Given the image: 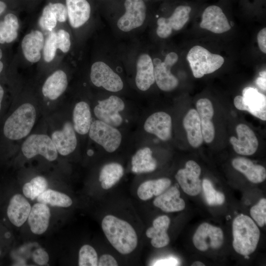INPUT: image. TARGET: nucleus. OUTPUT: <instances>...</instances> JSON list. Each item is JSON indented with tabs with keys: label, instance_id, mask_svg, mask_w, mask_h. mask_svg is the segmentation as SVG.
<instances>
[{
	"label": "nucleus",
	"instance_id": "nucleus-39",
	"mask_svg": "<svg viewBox=\"0 0 266 266\" xmlns=\"http://www.w3.org/2000/svg\"><path fill=\"white\" fill-rule=\"evenodd\" d=\"M98 262L97 253L92 246L85 244L80 248L78 254V266H97Z\"/></svg>",
	"mask_w": 266,
	"mask_h": 266
},
{
	"label": "nucleus",
	"instance_id": "nucleus-24",
	"mask_svg": "<svg viewBox=\"0 0 266 266\" xmlns=\"http://www.w3.org/2000/svg\"><path fill=\"white\" fill-rule=\"evenodd\" d=\"M67 17V10L64 4L49 3L44 7L38 23L42 29L52 31L56 27L57 21L64 22Z\"/></svg>",
	"mask_w": 266,
	"mask_h": 266
},
{
	"label": "nucleus",
	"instance_id": "nucleus-49",
	"mask_svg": "<svg viewBox=\"0 0 266 266\" xmlns=\"http://www.w3.org/2000/svg\"><path fill=\"white\" fill-rule=\"evenodd\" d=\"M4 95V90L0 84V111L1 107V102Z\"/></svg>",
	"mask_w": 266,
	"mask_h": 266
},
{
	"label": "nucleus",
	"instance_id": "nucleus-47",
	"mask_svg": "<svg viewBox=\"0 0 266 266\" xmlns=\"http://www.w3.org/2000/svg\"><path fill=\"white\" fill-rule=\"evenodd\" d=\"M179 264L178 261L175 258L169 257L156 261L153 266H177Z\"/></svg>",
	"mask_w": 266,
	"mask_h": 266
},
{
	"label": "nucleus",
	"instance_id": "nucleus-27",
	"mask_svg": "<svg viewBox=\"0 0 266 266\" xmlns=\"http://www.w3.org/2000/svg\"><path fill=\"white\" fill-rule=\"evenodd\" d=\"M67 84L66 73L62 70H56L45 80L42 88V94L48 99L55 100L66 91Z\"/></svg>",
	"mask_w": 266,
	"mask_h": 266
},
{
	"label": "nucleus",
	"instance_id": "nucleus-46",
	"mask_svg": "<svg viewBox=\"0 0 266 266\" xmlns=\"http://www.w3.org/2000/svg\"><path fill=\"white\" fill-rule=\"evenodd\" d=\"M257 41L260 50L266 53V28L262 29L258 33Z\"/></svg>",
	"mask_w": 266,
	"mask_h": 266
},
{
	"label": "nucleus",
	"instance_id": "nucleus-10",
	"mask_svg": "<svg viewBox=\"0 0 266 266\" xmlns=\"http://www.w3.org/2000/svg\"><path fill=\"white\" fill-rule=\"evenodd\" d=\"M200 173V166L194 161L190 160L186 162L184 168L180 169L177 172L175 177L186 194L195 196L201 191Z\"/></svg>",
	"mask_w": 266,
	"mask_h": 266
},
{
	"label": "nucleus",
	"instance_id": "nucleus-25",
	"mask_svg": "<svg viewBox=\"0 0 266 266\" xmlns=\"http://www.w3.org/2000/svg\"><path fill=\"white\" fill-rule=\"evenodd\" d=\"M44 44V36L41 32L33 31L26 35L22 41V49L25 58L31 63L39 61Z\"/></svg>",
	"mask_w": 266,
	"mask_h": 266
},
{
	"label": "nucleus",
	"instance_id": "nucleus-6",
	"mask_svg": "<svg viewBox=\"0 0 266 266\" xmlns=\"http://www.w3.org/2000/svg\"><path fill=\"white\" fill-rule=\"evenodd\" d=\"M21 150L28 159L40 155L49 161H55L58 157V152L48 135L45 134H33L23 142Z\"/></svg>",
	"mask_w": 266,
	"mask_h": 266
},
{
	"label": "nucleus",
	"instance_id": "nucleus-50",
	"mask_svg": "<svg viewBox=\"0 0 266 266\" xmlns=\"http://www.w3.org/2000/svg\"><path fill=\"white\" fill-rule=\"evenodd\" d=\"M6 7V4L3 1H0V14L4 11Z\"/></svg>",
	"mask_w": 266,
	"mask_h": 266
},
{
	"label": "nucleus",
	"instance_id": "nucleus-34",
	"mask_svg": "<svg viewBox=\"0 0 266 266\" xmlns=\"http://www.w3.org/2000/svg\"><path fill=\"white\" fill-rule=\"evenodd\" d=\"M18 29L17 17L12 13L7 14L0 22V43L13 41L17 37Z\"/></svg>",
	"mask_w": 266,
	"mask_h": 266
},
{
	"label": "nucleus",
	"instance_id": "nucleus-31",
	"mask_svg": "<svg viewBox=\"0 0 266 266\" xmlns=\"http://www.w3.org/2000/svg\"><path fill=\"white\" fill-rule=\"evenodd\" d=\"M157 166V162L152 156V151L149 147L139 149L132 158V170L135 173L153 171Z\"/></svg>",
	"mask_w": 266,
	"mask_h": 266
},
{
	"label": "nucleus",
	"instance_id": "nucleus-41",
	"mask_svg": "<svg viewBox=\"0 0 266 266\" xmlns=\"http://www.w3.org/2000/svg\"><path fill=\"white\" fill-rule=\"evenodd\" d=\"M56 33L51 32L47 37L43 46V56L45 61L51 62L54 58L57 49L56 43Z\"/></svg>",
	"mask_w": 266,
	"mask_h": 266
},
{
	"label": "nucleus",
	"instance_id": "nucleus-32",
	"mask_svg": "<svg viewBox=\"0 0 266 266\" xmlns=\"http://www.w3.org/2000/svg\"><path fill=\"white\" fill-rule=\"evenodd\" d=\"M170 185L171 180L167 178L147 180L139 186L137 195L140 200H147L162 194Z\"/></svg>",
	"mask_w": 266,
	"mask_h": 266
},
{
	"label": "nucleus",
	"instance_id": "nucleus-55",
	"mask_svg": "<svg viewBox=\"0 0 266 266\" xmlns=\"http://www.w3.org/2000/svg\"></svg>",
	"mask_w": 266,
	"mask_h": 266
},
{
	"label": "nucleus",
	"instance_id": "nucleus-35",
	"mask_svg": "<svg viewBox=\"0 0 266 266\" xmlns=\"http://www.w3.org/2000/svg\"><path fill=\"white\" fill-rule=\"evenodd\" d=\"M37 200L38 202L57 207H68L72 204L69 196L52 189L46 190L37 198Z\"/></svg>",
	"mask_w": 266,
	"mask_h": 266
},
{
	"label": "nucleus",
	"instance_id": "nucleus-37",
	"mask_svg": "<svg viewBox=\"0 0 266 266\" xmlns=\"http://www.w3.org/2000/svg\"><path fill=\"white\" fill-rule=\"evenodd\" d=\"M191 8L187 5H179L174 10L172 14L165 20L168 26L175 31L181 30L188 22Z\"/></svg>",
	"mask_w": 266,
	"mask_h": 266
},
{
	"label": "nucleus",
	"instance_id": "nucleus-48",
	"mask_svg": "<svg viewBox=\"0 0 266 266\" xmlns=\"http://www.w3.org/2000/svg\"><path fill=\"white\" fill-rule=\"evenodd\" d=\"M257 86L263 91L266 90V77H258L256 80Z\"/></svg>",
	"mask_w": 266,
	"mask_h": 266
},
{
	"label": "nucleus",
	"instance_id": "nucleus-53",
	"mask_svg": "<svg viewBox=\"0 0 266 266\" xmlns=\"http://www.w3.org/2000/svg\"><path fill=\"white\" fill-rule=\"evenodd\" d=\"M260 76L266 77V70H263L259 72Z\"/></svg>",
	"mask_w": 266,
	"mask_h": 266
},
{
	"label": "nucleus",
	"instance_id": "nucleus-7",
	"mask_svg": "<svg viewBox=\"0 0 266 266\" xmlns=\"http://www.w3.org/2000/svg\"><path fill=\"white\" fill-rule=\"evenodd\" d=\"M123 100L116 96H111L107 99L99 101L94 109L96 117L99 120L102 121L113 127L120 126L123 118L120 112L125 108Z\"/></svg>",
	"mask_w": 266,
	"mask_h": 266
},
{
	"label": "nucleus",
	"instance_id": "nucleus-28",
	"mask_svg": "<svg viewBox=\"0 0 266 266\" xmlns=\"http://www.w3.org/2000/svg\"><path fill=\"white\" fill-rule=\"evenodd\" d=\"M232 166L252 183H261L266 178L265 168L261 165L254 164L248 159L244 157L235 158L232 161Z\"/></svg>",
	"mask_w": 266,
	"mask_h": 266
},
{
	"label": "nucleus",
	"instance_id": "nucleus-26",
	"mask_svg": "<svg viewBox=\"0 0 266 266\" xmlns=\"http://www.w3.org/2000/svg\"><path fill=\"white\" fill-rule=\"evenodd\" d=\"M66 4L67 16L72 27L79 28L89 19L91 7L86 0H66Z\"/></svg>",
	"mask_w": 266,
	"mask_h": 266
},
{
	"label": "nucleus",
	"instance_id": "nucleus-1",
	"mask_svg": "<svg viewBox=\"0 0 266 266\" xmlns=\"http://www.w3.org/2000/svg\"><path fill=\"white\" fill-rule=\"evenodd\" d=\"M101 228L110 243L120 253L129 254L137 247L136 233L126 221L112 215H107L101 221Z\"/></svg>",
	"mask_w": 266,
	"mask_h": 266
},
{
	"label": "nucleus",
	"instance_id": "nucleus-19",
	"mask_svg": "<svg viewBox=\"0 0 266 266\" xmlns=\"http://www.w3.org/2000/svg\"><path fill=\"white\" fill-rule=\"evenodd\" d=\"M31 209V205L26 198L17 194L9 201L7 215L11 223L19 227L27 220Z\"/></svg>",
	"mask_w": 266,
	"mask_h": 266
},
{
	"label": "nucleus",
	"instance_id": "nucleus-21",
	"mask_svg": "<svg viewBox=\"0 0 266 266\" xmlns=\"http://www.w3.org/2000/svg\"><path fill=\"white\" fill-rule=\"evenodd\" d=\"M170 223L169 218L166 215H162L154 220L153 226L149 228L146 235L151 239L152 245L157 248L167 246L170 241L167 231Z\"/></svg>",
	"mask_w": 266,
	"mask_h": 266
},
{
	"label": "nucleus",
	"instance_id": "nucleus-17",
	"mask_svg": "<svg viewBox=\"0 0 266 266\" xmlns=\"http://www.w3.org/2000/svg\"><path fill=\"white\" fill-rule=\"evenodd\" d=\"M51 138L60 155L66 156L73 152L77 143L73 126L69 122H66L62 129L53 132Z\"/></svg>",
	"mask_w": 266,
	"mask_h": 266
},
{
	"label": "nucleus",
	"instance_id": "nucleus-18",
	"mask_svg": "<svg viewBox=\"0 0 266 266\" xmlns=\"http://www.w3.org/2000/svg\"><path fill=\"white\" fill-rule=\"evenodd\" d=\"M196 107L200 119L203 141L207 143H211L215 136V129L212 122L214 115L212 102L208 99H200L197 101Z\"/></svg>",
	"mask_w": 266,
	"mask_h": 266
},
{
	"label": "nucleus",
	"instance_id": "nucleus-42",
	"mask_svg": "<svg viewBox=\"0 0 266 266\" xmlns=\"http://www.w3.org/2000/svg\"><path fill=\"white\" fill-rule=\"evenodd\" d=\"M56 43L57 49L64 53L67 52L70 47V36L68 32L60 30L56 33Z\"/></svg>",
	"mask_w": 266,
	"mask_h": 266
},
{
	"label": "nucleus",
	"instance_id": "nucleus-14",
	"mask_svg": "<svg viewBox=\"0 0 266 266\" xmlns=\"http://www.w3.org/2000/svg\"><path fill=\"white\" fill-rule=\"evenodd\" d=\"M240 110L247 111L262 120H266V97L256 88L247 87L242 91Z\"/></svg>",
	"mask_w": 266,
	"mask_h": 266
},
{
	"label": "nucleus",
	"instance_id": "nucleus-36",
	"mask_svg": "<svg viewBox=\"0 0 266 266\" xmlns=\"http://www.w3.org/2000/svg\"><path fill=\"white\" fill-rule=\"evenodd\" d=\"M47 187L48 182L46 178L37 176L33 178L30 182L25 183L22 190L24 196L33 200L47 190Z\"/></svg>",
	"mask_w": 266,
	"mask_h": 266
},
{
	"label": "nucleus",
	"instance_id": "nucleus-38",
	"mask_svg": "<svg viewBox=\"0 0 266 266\" xmlns=\"http://www.w3.org/2000/svg\"><path fill=\"white\" fill-rule=\"evenodd\" d=\"M205 200L209 205H219L222 204L225 200L224 195L216 191L211 183L207 179H204L202 183Z\"/></svg>",
	"mask_w": 266,
	"mask_h": 266
},
{
	"label": "nucleus",
	"instance_id": "nucleus-5",
	"mask_svg": "<svg viewBox=\"0 0 266 266\" xmlns=\"http://www.w3.org/2000/svg\"><path fill=\"white\" fill-rule=\"evenodd\" d=\"M88 133L92 140L109 153L115 151L122 141V134L116 127L99 120L92 123Z\"/></svg>",
	"mask_w": 266,
	"mask_h": 266
},
{
	"label": "nucleus",
	"instance_id": "nucleus-8",
	"mask_svg": "<svg viewBox=\"0 0 266 266\" xmlns=\"http://www.w3.org/2000/svg\"><path fill=\"white\" fill-rule=\"evenodd\" d=\"M90 78L96 86L102 87L110 92H118L124 86L121 77L107 65L100 61L95 62L92 65Z\"/></svg>",
	"mask_w": 266,
	"mask_h": 266
},
{
	"label": "nucleus",
	"instance_id": "nucleus-45",
	"mask_svg": "<svg viewBox=\"0 0 266 266\" xmlns=\"http://www.w3.org/2000/svg\"><path fill=\"white\" fill-rule=\"evenodd\" d=\"M116 260L111 255L105 254L101 255L98 262L99 266H117Z\"/></svg>",
	"mask_w": 266,
	"mask_h": 266
},
{
	"label": "nucleus",
	"instance_id": "nucleus-13",
	"mask_svg": "<svg viewBox=\"0 0 266 266\" xmlns=\"http://www.w3.org/2000/svg\"><path fill=\"white\" fill-rule=\"evenodd\" d=\"M238 138L232 136L230 142L237 154L249 156L257 151L259 142L254 132L246 125L238 124L236 127Z\"/></svg>",
	"mask_w": 266,
	"mask_h": 266
},
{
	"label": "nucleus",
	"instance_id": "nucleus-16",
	"mask_svg": "<svg viewBox=\"0 0 266 266\" xmlns=\"http://www.w3.org/2000/svg\"><path fill=\"white\" fill-rule=\"evenodd\" d=\"M144 129L146 132L155 135L163 141L168 140L171 136V118L166 112H155L146 120Z\"/></svg>",
	"mask_w": 266,
	"mask_h": 266
},
{
	"label": "nucleus",
	"instance_id": "nucleus-44",
	"mask_svg": "<svg viewBox=\"0 0 266 266\" xmlns=\"http://www.w3.org/2000/svg\"><path fill=\"white\" fill-rule=\"evenodd\" d=\"M33 261L39 266H44L49 261V255L46 251L41 248L35 250L32 255Z\"/></svg>",
	"mask_w": 266,
	"mask_h": 266
},
{
	"label": "nucleus",
	"instance_id": "nucleus-22",
	"mask_svg": "<svg viewBox=\"0 0 266 266\" xmlns=\"http://www.w3.org/2000/svg\"><path fill=\"white\" fill-rule=\"evenodd\" d=\"M50 216L47 204L40 202L33 204L27 219L32 232L36 234L45 233L49 226Z\"/></svg>",
	"mask_w": 266,
	"mask_h": 266
},
{
	"label": "nucleus",
	"instance_id": "nucleus-33",
	"mask_svg": "<svg viewBox=\"0 0 266 266\" xmlns=\"http://www.w3.org/2000/svg\"><path fill=\"white\" fill-rule=\"evenodd\" d=\"M124 168L117 163H110L105 165L99 175V181L103 189H109L115 185L122 177Z\"/></svg>",
	"mask_w": 266,
	"mask_h": 266
},
{
	"label": "nucleus",
	"instance_id": "nucleus-43",
	"mask_svg": "<svg viewBox=\"0 0 266 266\" xmlns=\"http://www.w3.org/2000/svg\"><path fill=\"white\" fill-rule=\"evenodd\" d=\"M158 25L156 30L157 35L163 38L168 37L172 33V29L166 21L165 18L161 17L157 20Z\"/></svg>",
	"mask_w": 266,
	"mask_h": 266
},
{
	"label": "nucleus",
	"instance_id": "nucleus-23",
	"mask_svg": "<svg viewBox=\"0 0 266 266\" xmlns=\"http://www.w3.org/2000/svg\"><path fill=\"white\" fill-rule=\"evenodd\" d=\"M153 61L148 54L139 56L136 64L135 84L140 90L145 91L150 88L155 81Z\"/></svg>",
	"mask_w": 266,
	"mask_h": 266
},
{
	"label": "nucleus",
	"instance_id": "nucleus-20",
	"mask_svg": "<svg viewBox=\"0 0 266 266\" xmlns=\"http://www.w3.org/2000/svg\"><path fill=\"white\" fill-rule=\"evenodd\" d=\"M153 204L165 212H178L185 207V202L180 198V193L176 186L168 188L154 199Z\"/></svg>",
	"mask_w": 266,
	"mask_h": 266
},
{
	"label": "nucleus",
	"instance_id": "nucleus-11",
	"mask_svg": "<svg viewBox=\"0 0 266 266\" xmlns=\"http://www.w3.org/2000/svg\"><path fill=\"white\" fill-rule=\"evenodd\" d=\"M126 12L117 22L121 31L127 32L141 26L146 17V6L142 0H126Z\"/></svg>",
	"mask_w": 266,
	"mask_h": 266
},
{
	"label": "nucleus",
	"instance_id": "nucleus-3",
	"mask_svg": "<svg viewBox=\"0 0 266 266\" xmlns=\"http://www.w3.org/2000/svg\"><path fill=\"white\" fill-rule=\"evenodd\" d=\"M36 117V110L33 104H21L6 120L3 130L4 136L13 140L27 136L34 125Z\"/></svg>",
	"mask_w": 266,
	"mask_h": 266
},
{
	"label": "nucleus",
	"instance_id": "nucleus-52",
	"mask_svg": "<svg viewBox=\"0 0 266 266\" xmlns=\"http://www.w3.org/2000/svg\"><path fill=\"white\" fill-rule=\"evenodd\" d=\"M2 56V51L1 49H0V60L1 59ZM3 67V63L0 60V73L2 70Z\"/></svg>",
	"mask_w": 266,
	"mask_h": 266
},
{
	"label": "nucleus",
	"instance_id": "nucleus-54",
	"mask_svg": "<svg viewBox=\"0 0 266 266\" xmlns=\"http://www.w3.org/2000/svg\"><path fill=\"white\" fill-rule=\"evenodd\" d=\"M244 258H245V259H249V257H248V255H245V256H244Z\"/></svg>",
	"mask_w": 266,
	"mask_h": 266
},
{
	"label": "nucleus",
	"instance_id": "nucleus-12",
	"mask_svg": "<svg viewBox=\"0 0 266 266\" xmlns=\"http://www.w3.org/2000/svg\"><path fill=\"white\" fill-rule=\"evenodd\" d=\"M178 59L177 54L172 52L166 56L163 62H161L154 67L155 81L162 91H170L177 87L178 80L171 73L170 68Z\"/></svg>",
	"mask_w": 266,
	"mask_h": 266
},
{
	"label": "nucleus",
	"instance_id": "nucleus-29",
	"mask_svg": "<svg viewBox=\"0 0 266 266\" xmlns=\"http://www.w3.org/2000/svg\"><path fill=\"white\" fill-rule=\"evenodd\" d=\"M183 126L187 132V139L193 147L200 146L203 139L202 135L200 119L197 110L190 109L184 118Z\"/></svg>",
	"mask_w": 266,
	"mask_h": 266
},
{
	"label": "nucleus",
	"instance_id": "nucleus-4",
	"mask_svg": "<svg viewBox=\"0 0 266 266\" xmlns=\"http://www.w3.org/2000/svg\"><path fill=\"white\" fill-rule=\"evenodd\" d=\"M187 60L194 76L197 78L213 73L220 68L224 63L222 56L211 53L200 45L194 46L189 50Z\"/></svg>",
	"mask_w": 266,
	"mask_h": 266
},
{
	"label": "nucleus",
	"instance_id": "nucleus-15",
	"mask_svg": "<svg viewBox=\"0 0 266 266\" xmlns=\"http://www.w3.org/2000/svg\"><path fill=\"white\" fill-rule=\"evenodd\" d=\"M200 27L215 33L226 32L231 28L222 9L217 5H210L204 9Z\"/></svg>",
	"mask_w": 266,
	"mask_h": 266
},
{
	"label": "nucleus",
	"instance_id": "nucleus-9",
	"mask_svg": "<svg viewBox=\"0 0 266 266\" xmlns=\"http://www.w3.org/2000/svg\"><path fill=\"white\" fill-rule=\"evenodd\" d=\"M223 242L224 234L222 229L207 223L200 224L193 236L194 246L201 251H205L210 247L219 249Z\"/></svg>",
	"mask_w": 266,
	"mask_h": 266
},
{
	"label": "nucleus",
	"instance_id": "nucleus-51",
	"mask_svg": "<svg viewBox=\"0 0 266 266\" xmlns=\"http://www.w3.org/2000/svg\"><path fill=\"white\" fill-rule=\"evenodd\" d=\"M205 265L200 261H196L194 262L192 266H204Z\"/></svg>",
	"mask_w": 266,
	"mask_h": 266
},
{
	"label": "nucleus",
	"instance_id": "nucleus-2",
	"mask_svg": "<svg viewBox=\"0 0 266 266\" xmlns=\"http://www.w3.org/2000/svg\"><path fill=\"white\" fill-rule=\"evenodd\" d=\"M232 228L234 250L244 256L254 252L260 236V230L254 221L247 215H239L233 220Z\"/></svg>",
	"mask_w": 266,
	"mask_h": 266
},
{
	"label": "nucleus",
	"instance_id": "nucleus-40",
	"mask_svg": "<svg viewBox=\"0 0 266 266\" xmlns=\"http://www.w3.org/2000/svg\"><path fill=\"white\" fill-rule=\"evenodd\" d=\"M250 215L257 225L263 227L266 223V200L261 199L250 209Z\"/></svg>",
	"mask_w": 266,
	"mask_h": 266
},
{
	"label": "nucleus",
	"instance_id": "nucleus-30",
	"mask_svg": "<svg viewBox=\"0 0 266 266\" xmlns=\"http://www.w3.org/2000/svg\"><path fill=\"white\" fill-rule=\"evenodd\" d=\"M72 120L75 132L82 135L88 133L92 124V116L90 106L86 102L81 101L75 104Z\"/></svg>",
	"mask_w": 266,
	"mask_h": 266
}]
</instances>
